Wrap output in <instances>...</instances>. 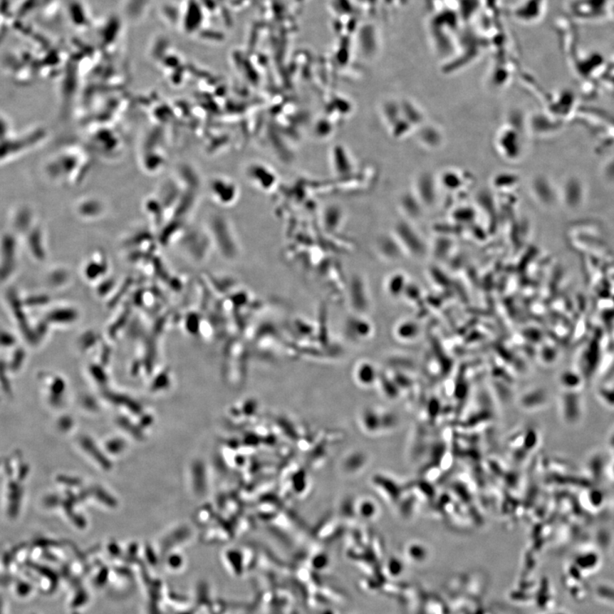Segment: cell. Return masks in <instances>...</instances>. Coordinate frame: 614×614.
<instances>
[{
  "mask_svg": "<svg viewBox=\"0 0 614 614\" xmlns=\"http://www.w3.org/2000/svg\"><path fill=\"white\" fill-rule=\"evenodd\" d=\"M401 237L405 249L409 251L410 254L415 257H422L426 253L425 245L423 244L421 237L412 229L406 228L402 231Z\"/></svg>",
  "mask_w": 614,
  "mask_h": 614,
  "instance_id": "1",
  "label": "cell"
},
{
  "mask_svg": "<svg viewBox=\"0 0 614 614\" xmlns=\"http://www.w3.org/2000/svg\"><path fill=\"white\" fill-rule=\"evenodd\" d=\"M396 334L401 340H413L420 334V328L413 321H404L397 326Z\"/></svg>",
  "mask_w": 614,
  "mask_h": 614,
  "instance_id": "2",
  "label": "cell"
},
{
  "mask_svg": "<svg viewBox=\"0 0 614 614\" xmlns=\"http://www.w3.org/2000/svg\"><path fill=\"white\" fill-rule=\"evenodd\" d=\"M406 286L405 276L403 274L392 276L387 283L388 292L393 296H399L404 292Z\"/></svg>",
  "mask_w": 614,
  "mask_h": 614,
  "instance_id": "3",
  "label": "cell"
}]
</instances>
